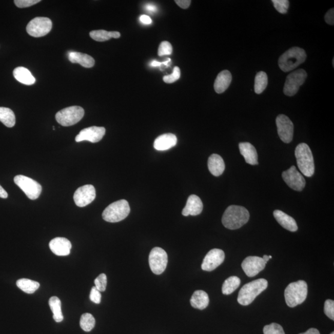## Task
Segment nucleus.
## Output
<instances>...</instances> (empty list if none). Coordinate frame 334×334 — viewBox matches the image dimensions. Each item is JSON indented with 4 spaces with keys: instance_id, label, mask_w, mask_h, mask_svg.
<instances>
[{
    "instance_id": "1",
    "label": "nucleus",
    "mask_w": 334,
    "mask_h": 334,
    "mask_svg": "<svg viewBox=\"0 0 334 334\" xmlns=\"http://www.w3.org/2000/svg\"><path fill=\"white\" fill-rule=\"evenodd\" d=\"M249 219V213L245 207L232 205L225 210L222 222L228 229L237 230L245 225Z\"/></svg>"
},
{
    "instance_id": "2",
    "label": "nucleus",
    "mask_w": 334,
    "mask_h": 334,
    "mask_svg": "<svg viewBox=\"0 0 334 334\" xmlns=\"http://www.w3.org/2000/svg\"><path fill=\"white\" fill-rule=\"evenodd\" d=\"M268 282L264 279L255 280L241 288L238 296V302L241 305L248 306L254 302L256 298L267 288Z\"/></svg>"
},
{
    "instance_id": "3",
    "label": "nucleus",
    "mask_w": 334,
    "mask_h": 334,
    "mask_svg": "<svg viewBox=\"0 0 334 334\" xmlns=\"http://www.w3.org/2000/svg\"><path fill=\"white\" fill-rule=\"evenodd\" d=\"M297 163L299 169L307 177L313 175L315 171L313 155L308 145L306 143H300L294 152Z\"/></svg>"
},
{
    "instance_id": "4",
    "label": "nucleus",
    "mask_w": 334,
    "mask_h": 334,
    "mask_svg": "<svg viewBox=\"0 0 334 334\" xmlns=\"http://www.w3.org/2000/svg\"><path fill=\"white\" fill-rule=\"evenodd\" d=\"M286 303L290 308L301 305L308 296V285L304 281L291 283L285 290Z\"/></svg>"
},
{
    "instance_id": "5",
    "label": "nucleus",
    "mask_w": 334,
    "mask_h": 334,
    "mask_svg": "<svg viewBox=\"0 0 334 334\" xmlns=\"http://www.w3.org/2000/svg\"><path fill=\"white\" fill-rule=\"evenodd\" d=\"M306 59L305 51L300 47H292L285 52L279 59V66L282 71H292Z\"/></svg>"
},
{
    "instance_id": "6",
    "label": "nucleus",
    "mask_w": 334,
    "mask_h": 334,
    "mask_svg": "<svg viewBox=\"0 0 334 334\" xmlns=\"http://www.w3.org/2000/svg\"><path fill=\"white\" fill-rule=\"evenodd\" d=\"M130 212V207L127 201L122 200L110 204L102 213L104 221L116 223L124 220Z\"/></svg>"
},
{
    "instance_id": "7",
    "label": "nucleus",
    "mask_w": 334,
    "mask_h": 334,
    "mask_svg": "<svg viewBox=\"0 0 334 334\" xmlns=\"http://www.w3.org/2000/svg\"><path fill=\"white\" fill-rule=\"evenodd\" d=\"M84 115V110L80 106L64 108L56 114L57 122L63 126H70L80 122Z\"/></svg>"
},
{
    "instance_id": "8",
    "label": "nucleus",
    "mask_w": 334,
    "mask_h": 334,
    "mask_svg": "<svg viewBox=\"0 0 334 334\" xmlns=\"http://www.w3.org/2000/svg\"><path fill=\"white\" fill-rule=\"evenodd\" d=\"M14 182L30 200H35L40 197L42 190V186L31 178L17 175L14 177Z\"/></svg>"
},
{
    "instance_id": "9",
    "label": "nucleus",
    "mask_w": 334,
    "mask_h": 334,
    "mask_svg": "<svg viewBox=\"0 0 334 334\" xmlns=\"http://www.w3.org/2000/svg\"><path fill=\"white\" fill-rule=\"evenodd\" d=\"M52 29V22L49 18L35 17L27 26L28 34L34 37H41L47 35Z\"/></svg>"
},
{
    "instance_id": "10",
    "label": "nucleus",
    "mask_w": 334,
    "mask_h": 334,
    "mask_svg": "<svg viewBox=\"0 0 334 334\" xmlns=\"http://www.w3.org/2000/svg\"><path fill=\"white\" fill-rule=\"evenodd\" d=\"M149 263L152 272L160 275L165 271L168 264V256L164 249L155 247L150 252Z\"/></svg>"
},
{
    "instance_id": "11",
    "label": "nucleus",
    "mask_w": 334,
    "mask_h": 334,
    "mask_svg": "<svg viewBox=\"0 0 334 334\" xmlns=\"http://www.w3.org/2000/svg\"><path fill=\"white\" fill-rule=\"evenodd\" d=\"M307 77V73L303 69L292 72L286 79L284 92L285 95L291 97L297 94L301 86L303 85Z\"/></svg>"
},
{
    "instance_id": "12",
    "label": "nucleus",
    "mask_w": 334,
    "mask_h": 334,
    "mask_svg": "<svg viewBox=\"0 0 334 334\" xmlns=\"http://www.w3.org/2000/svg\"><path fill=\"white\" fill-rule=\"evenodd\" d=\"M282 176L289 187L294 191H301L305 187V179L294 166H291L288 170L284 171Z\"/></svg>"
},
{
    "instance_id": "13",
    "label": "nucleus",
    "mask_w": 334,
    "mask_h": 334,
    "mask_svg": "<svg viewBox=\"0 0 334 334\" xmlns=\"http://www.w3.org/2000/svg\"><path fill=\"white\" fill-rule=\"evenodd\" d=\"M276 125L280 138L285 143L293 140L294 126L292 122L285 115H279L276 118Z\"/></svg>"
},
{
    "instance_id": "14",
    "label": "nucleus",
    "mask_w": 334,
    "mask_h": 334,
    "mask_svg": "<svg viewBox=\"0 0 334 334\" xmlns=\"http://www.w3.org/2000/svg\"><path fill=\"white\" fill-rule=\"evenodd\" d=\"M96 197L95 189L91 185H87L78 188L74 194V201L78 207L89 205Z\"/></svg>"
},
{
    "instance_id": "15",
    "label": "nucleus",
    "mask_w": 334,
    "mask_h": 334,
    "mask_svg": "<svg viewBox=\"0 0 334 334\" xmlns=\"http://www.w3.org/2000/svg\"><path fill=\"white\" fill-rule=\"evenodd\" d=\"M225 253L220 249H211L204 258L201 268L204 271L210 272L215 270L224 263Z\"/></svg>"
},
{
    "instance_id": "16",
    "label": "nucleus",
    "mask_w": 334,
    "mask_h": 334,
    "mask_svg": "<svg viewBox=\"0 0 334 334\" xmlns=\"http://www.w3.org/2000/svg\"><path fill=\"white\" fill-rule=\"evenodd\" d=\"M266 265L263 258L248 257L243 261L242 267L246 276L252 278L264 270Z\"/></svg>"
},
{
    "instance_id": "17",
    "label": "nucleus",
    "mask_w": 334,
    "mask_h": 334,
    "mask_svg": "<svg viewBox=\"0 0 334 334\" xmlns=\"http://www.w3.org/2000/svg\"><path fill=\"white\" fill-rule=\"evenodd\" d=\"M105 128L98 127V126H91L81 130L77 134L75 140L76 142H82L84 141H89L92 143H96L102 140L105 134Z\"/></svg>"
},
{
    "instance_id": "18",
    "label": "nucleus",
    "mask_w": 334,
    "mask_h": 334,
    "mask_svg": "<svg viewBox=\"0 0 334 334\" xmlns=\"http://www.w3.org/2000/svg\"><path fill=\"white\" fill-rule=\"evenodd\" d=\"M50 248L54 254L59 257H65L70 254L71 243L65 238L57 237L50 241Z\"/></svg>"
},
{
    "instance_id": "19",
    "label": "nucleus",
    "mask_w": 334,
    "mask_h": 334,
    "mask_svg": "<svg viewBox=\"0 0 334 334\" xmlns=\"http://www.w3.org/2000/svg\"><path fill=\"white\" fill-rule=\"evenodd\" d=\"M203 209V204L200 197L192 194L189 195L184 209L182 210V214L184 216L200 215Z\"/></svg>"
},
{
    "instance_id": "20",
    "label": "nucleus",
    "mask_w": 334,
    "mask_h": 334,
    "mask_svg": "<svg viewBox=\"0 0 334 334\" xmlns=\"http://www.w3.org/2000/svg\"><path fill=\"white\" fill-rule=\"evenodd\" d=\"M177 144V137L172 133H167L161 135L153 143V147L159 151H164L172 148Z\"/></svg>"
},
{
    "instance_id": "21",
    "label": "nucleus",
    "mask_w": 334,
    "mask_h": 334,
    "mask_svg": "<svg viewBox=\"0 0 334 334\" xmlns=\"http://www.w3.org/2000/svg\"><path fill=\"white\" fill-rule=\"evenodd\" d=\"M239 149L241 154L245 158L246 163L252 165L258 164L257 149L249 143H240Z\"/></svg>"
},
{
    "instance_id": "22",
    "label": "nucleus",
    "mask_w": 334,
    "mask_h": 334,
    "mask_svg": "<svg viewBox=\"0 0 334 334\" xmlns=\"http://www.w3.org/2000/svg\"><path fill=\"white\" fill-rule=\"evenodd\" d=\"M273 216L279 224L286 230L291 231V232H294L298 230L296 220L287 215V213L280 210H276L273 212Z\"/></svg>"
},
{
    "instance_id": "23",
    "label": "nucleus",
    "mask_w": 334,
    "mask_h": 334,
    "mask_svg": "<svg viewBox=\"0 0 334 334\" xmlns=\"http://www.w3.org/2000/svg\"><path fill=\"white\" fill-rule=\"evenodd\" d=\"M232 76L230 72L228 70H224L221 72L217 76L214 83L215 91L218 94L224 93L230 86Z\"/></svg>"
},
{
    "instance_id": "24",
    "label": "nucleus",
    "mask_w": 334,
    "mask_h": 334,
    "mask_svg": "<svg viewBox=\"0 0 334 334\" xmlns=\"http://www.w3.org/2000/svg\"><path fill=\"white\" fill-rule=\"evenodd\" d=\"M68 59L72 63H78L84 68H91L95 65V60L87 54L70 52L68 53Z\"/></svg>"
},
{
    "instance_id": "25",
    "label": "nucleus",
    "mask_w": 334,
    "mask_h": 334,
    "mask_svg": "<svg viewBox=\"0 0 334 334\" xmlns=\"http://www.w3.org/2000/svg\"><path fill=\"white\" fill-rule=\"evenodd\" d=\"M207 165H208L210 172L213 176H219L224 173L225 165L221 156L213 153L210 156Z\"/></svg>"
},
{
    "instance_id": "26",
    "label": "nucleus",
    "mask_w": 334,
    "mask_h": 334,
    "mask_svg": "<svg viewBox=\"0 0 334 334\" xmlns=\"http://www.w3.org/2000/svg\"><path fill=\"white\" fill-rule=\"evenodd\" d=\"M191 305L194 308L203 310L207 308L209 303L208 294L203 290L194 291L190 300Z\"/></svg>"
},
{
    "instance_id": "27",
    "label": "nucleus",
    "mask_w": 334,
    "mask_h": 334,
    "mask_svg": "<svg viewBox=\"0 0 334 334\" xmlns=\"http://www.w3.org/2000/svg\"><path fill=\"white\" fill-rule=\"evenodd\" d=\"M15 79L25 85L31 86L35 83V79L28 69L25 67H17L13 71Z\"/></svg>"
},
{
    "instance_id": "28",
    "label": "nucleus",
    "mask_w": 334,
    "mask_h": 334,
    "mask_svg": "<svg viewBox=\"0 0 334 334\" xmlns=\"http://www.w3.org/2000/svg\"><path fill=\"white\" fill-rule=\"evenodd\" d=\"M90 37L93 40L97 42H104L110 40L111 38H119L120 37V33L116 31L108 32L105 30H97L90 32Z\"/></svg>"
},
{
    "instance_id": "29",
    "label": "nucleus",
    "mask_w": 334,
    "mask_h": 334,
    "mask_svg": "<svg viewBox=\"0 0 334 334\" xmlns=\"http://www.w3.org/2000/svg\"><path fill=\"white\" fill-rule=\"evenodd\" d=\"M49 303L53 312V320L56 323H61L64 319L62 314L61 301L57 297H52L50 298Z\"/></svg>"
},
{
    "instance_id": "30",
    "label": "nucleus",
    "mask_w": 334,
    "mask_h": 334,
    "mask_svg": "<svg viewBox=\"0 0 334 334\" xmlns=\"http://www.w3.org/2000/svg\"><path fill=\"white\" fill-rule=\"evenodd\" d=\"M16 285L17 287L20 288L24 292L28 294L34 293L40 287V284L38 282L28 279L18 280Z\"/></svg>"
},
{
    "instance_id": "31",
    "label": "nucleus",
    "mask_w": 334,
    "mask_h": 334,
    "mask_svg": "<svg viewBox=\"0 0 334 334\" xmlns=\"http://www.w3.org/2000/svg\"><path fill=\"white\" fill-rule=\"evenodd\" d=\"M0 122L8 128H12L16 123V117L10 108L0 107Z\"/></svg>"
},
{
    "instance_id": "32",
    "label": "nucleus",
    "mask_w": 334,
    "mask_h": 334,
    "mask_svg": "<svg viewBox=\"0 0 334 334\" xmlns=\"http://www.w3.org/2000/svg\"><path fill=\"white\" fill-rule=\"evenodd\" d=\"M241 284L240 279L236 276H231L222 285V293L224 294H230L237 290Z\"/></svg>"
},
{
    "instance_id": "33",
    "label": "nucleus",
    "mask_w": 334,
    "mask_h": 334,
    "mask_svg": "<svg viewBox=\"0 0 334 334\" xmlns=\"http://www.w3.org/2000/svg\"><path fill=\"white\" fill-rule=\"evenodd\" d=\"M268 84V77L264 71L259 72L256 75L254 82V91L257 94H260L266 89Z\"/></svg>"
},
{
    "instance_id": "34",
    "label": "nucleus",
    "mask_w": 334,
    "mask_h": 334,
    "mask_svg": "<svg viewBox=\"0 0 334 334\" xmlns=\"http://www.w3.org/2000/svg\"><path fill=\"white\" fill-rule=\"evenodd\" d=\"M95 320L94 317L90 313H84L81 316L80 326L85 332H90L95 326Z\"/></svg>"
},
{
    "instance_id": "35",
    "label": "nucleus",
    "mask_w": 334,
    "mask_h": 334,
    "mask_svg": "<svg viewBox=\"0 0 334 334\" xmlns=\"http://www.w3.org/2000/svg\"><path fill=\"white\" fill-rule=\"evenodd\" d=\"M264 334H285L284 329L281 325L272 323L264 327Z\"/></svg>"
},
{
    "instance_id": "36",
    "label": "nucleus",
    "mask_w": 334,
    "mask_h": 334,
    "mask_svg": "<svg viewBox=\"0 0 334 334\" xmlns=\"http://www.w3.org/2000/svg\"><path fill=\"white\" fill-rule=\"evenodd\" d=\"M273 6L276 10L281 14L287 13L290 3L288 0H272Z\"/></svg>"
},
{
    "instance_id": "37",
    "label": "nucleus",
    "mask_w": 334,
    "mask_h": 334,
    "mask_svg": "<svg viewBox=\"0 0 334 334\" xmlns=\"http://www.w3.org/2000/svg\"><path fill=\"white\" fill-rule=\"evenodd\" d=\"M95 287L100 291H105L106 290L107 285V276L105 273H101L94 281Z\"/></svg>"
},
{
    "instance_id": "38",
    "label": "nucleus",
    "mask_w": 334,
    "mask_h": 334,
    "mask_svg": "<svg viewBox=\"0 0 334 334\" xmlns=\"http://www.w3.org/2000/svg\"><path fill=\"white\" fill-rule=\"evenodd\" d=\"M173 52V48L170 42H162L159 47L158 54L159 56L170 55Z\"/></svg>"
},
{
    "instance_id": "39",
    "label": "nucleus",
    "mask_w": 334,
    "mask_h": 334,
    "mask_svg": "<svg viewBox=\"0 0 334 334\" xmlns=\"http://www.w3.org/2000/svg\"><path fill=\"white\" fill-rule=\"evenodd\" d=\"M180 76H181L180 69L178 66H175L173 69V73L170 75H167V76H165L163 80L165 83H173L180 79Z\"/></svg>"
},
{
    "instance_id": "40",
    "label": "nucleus",
    "mask_w": 334,
    "mask_h": 334,
    "mask_svg": "<svg viewBox=\"0 0 334 334\" xmlns=\"http://www.w3.org/2000/svg\"><path fill=\"white\" fill-rule=\"evenodd\" d=\"M324 313L327 317L334 320V302L332 300H327L324 303Z\"/></svg>"
},
{
    "instance_id": "41",
    "label": "nucleus",
    "mask_w": 334,
    "mask_h": 334,
    "mask_svg": "<svg viewBox=\"0 0 334 334\" xmlns=\"http://www.w3.org/2000/svg\"><path fill=\"white\" fill-rule=\"evenodd\" d=\"M41 0H15L14 4L19 8H28L37 4Z\"/></svg>"
},
{
    "instance_id": "42",
    "label": "nucleus",
    "mask_w": 334,
    "mask_h": 334,
    "mask_svg": "<svg viewBox=\"0 0 334 334\" xmlns=\"http://www.w3.org/2000/svg\"><path fill=\"white\" fill-rule=\"evenodd\" d=\"M102 296L95 287H93L91 289V293H90V300L96 304H99L101 302Z\"/></svg>"
},
{
    "instance_id": "43",
    "label": "nucleus",
    "mask_w": 334,
    "mask_h": 334,
    "mask_svg": "<svg viewBox=\"0 0 334 334\" xmlns=\"http://www.w3.org/2000/svg\"><path fill=\"white\" fill-rule=\"evenodd\" d=\"M325 21L328 25L333 26L334 25V9H330L327 11V13L325 15Z\"/></svg>"
},
{
    "instance_id": "44",
    "label": "nucleus",
    "mask_w": 334,
    "mask_h": 334,
    "mask_svg": "<svg viewBox=\"0 0 334 334\" xmlns=\"http://www.w3.org/2000/svg\"><path fill=\"white\" fill-rule=\"evenodd\" d=\"M176 4L183 9H187L191 5L190 0H176Z\"/></svg>"
},
{
    "instance_id": "45",
    "label": "nucleus",
    "mask_w": 334,
    "mask_h": 334,
    "mask_svg": "<svg viewBox=\"0 0 334 334\" xmlns=\"http://www.w3.org/2000/svg\"><path fill=\"white\" fill-rule=\"evenodd\" d=\"M140 21L144 24V25H150L152 22L151 18L147 16V15H142V16L140 17Z\"/></svg>"
},
{
    "instance_id": "46",
    "label": "nucleus",
    "mask_w": 334,
    "mask_h": 334,
    "mask_svg": "<svg viewBox=\"0 0 334 334\" xmlns=\"http://www.w3.org/2000/svg\"><path fill=\"white\" fill-rule=\"evenodd\" d=\"M299 334H320V332L317 329H315V328H311V329L307 330L306 332Z\"/></svg>"
},
{
    "instance_id": "47",
    "label": "nucleus",
    "mask_w": 334,
    "mask_h": 334,
    "mask_svg": "<svg viewBox=\"0 0 334 334\" xmlns=\"http://www.w3.org/2000/svg\"><path fill=\"white\" fill-rule=\"evenodd\" d=\"M8 197L7 192L0 185V198L6 199Z\"/></svg>"
},
{
    "instance_id": "48",
    "label": "nucleus",
    "mask_w": 334,
    "mask_h": 334,
    "mask_svg": "<svg viewBox=\"0 0 334 334\" xmlns=\"http://www.w3.org/2000/svg\"><path fill=\"white\" fill-rule=\"evenodd\" d=\"M147 10L150 12H155L157 11V8L152 4H148L146 6Z\"/></svg>"
},
{
    "instance_id": "49",
    "label": "nucleus",
    "mask_w": 334,
    "mask_h": 334,
    "mask_svg": "<svg viewBox=\"0 0 334 334\" xmlns=\"http://www.w3.org/2000/svg\"><path fill=\"white\" fill-rule=\"evenodd\" d=\"M151 65L153 66V67H156V66H159V67H161L162 65H164V62H159L158 61H153Z\"/></svg>"
},
{
    "instance_id": "50",
    "label": "nucleus",
    "mask_w": 334,
    "mask_h": 334,
    "mask_svg": "<svg viewBox=\"0 0 334 334\" xmlns=\"http://www.w3.org/2000/svg\"><path fill=\"white\" fill-rule=\"evenodd\" d=\"M263 260H264V261L266 262V263H267V262H268V261H269V260H270V259H269V256H267V255H264V257H263Z\"/></svg>"
},
{
    "instance_id": "51",
    "label": "nucleus",
    "mask_w": 334,
    "mask_h": 334,
    "mask_svg": "<svg viewBox=\"0 0 334 334\" xmlns=\"http://www.w3.org/2000/svg\"><path fill=\"white\" fill-rule=\"evenodd\" d=\"M332 65H333V66H334V59L333 58L332 60Z\"/></svg>"
},
{
    "instance_id": "52",
    "label": "nucleus",
    "mask_w": 334,
    "mask_h": 334,
    "mask_svg": "<svg viewBox=\"0 0 334 334\" xmlns=\"http://www.w3.org/2000/svg\"><path fill=\"white\" fill-rule=\"evenodd\" d=\"M269 259H271L272 258L271 256H269Z\"/></svg>"
},
{
    "instance_id": "53",
    "label": "nucleus",
    "mask_w": 334,
    "mask_h": 334,
    "mask_svg": "<svg viewBox=\"0 0 334 334\" xmlns=\"http://www.w3.org/2000/svg\"><path fill=\"white\" fill-rule=\"evenodd\" d=\"M330 334H334V332H332V333H330Z\"/></svg>"
}]
</instances>
